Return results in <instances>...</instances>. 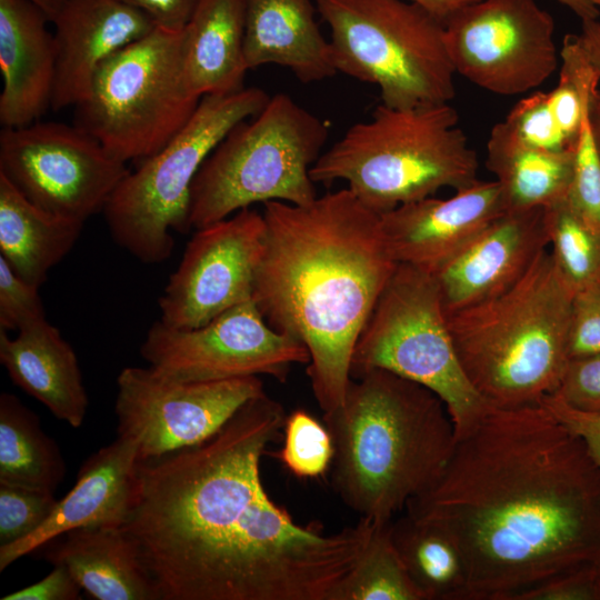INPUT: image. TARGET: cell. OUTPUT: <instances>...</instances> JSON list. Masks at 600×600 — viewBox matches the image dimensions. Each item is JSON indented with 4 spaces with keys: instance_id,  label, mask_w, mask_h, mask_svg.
Masks as SVG:
<instances>
[{
    "instance_id": "c3c4849f",
    "label": "cell",
    "mask_w": 600,
    "mask_h": 600,
    "mask_svg": "<svg viewBox=\"0 0 600 600\" xmlns=\"http://www.w3.org/2000/svg\"><path fill=\"white\" fill-rule=\"evenodd\" d=\"M590 121H591V127H592L594 141L597 144V149L600 154V90L597 92V94L592 99V102L590 106Z\"/></svg>"
},
{
    "instance_id": "7c38bea8",
    "label": "cell",
    "mask_w": 600,
    "mask_h": 600,
    "mask_svg": "<svg viewBox=\"0 0 600 600\" xmlns=\"http://www.w3.org/2000/svg\"><path fill=\"white\" fill-rule=\"evenodd\" d=\"M88 132L39 122L0 132V173L41 210L84 223L129 173Z\"/></svg>"
},
{
    "instance_id": "44dd1931",
    "label": "cell",
    "mask_w": 600,
    "mask_h": 600,
    "mask_svg": "<svg viewBox=\"0 0 600 600\" xmlns=\"http://www.w3.org/2000/svg\"><path fill=\"white\" fill-rule=\"evenodd\" d=\"M46 14L28 0H0V122L18 128L52 104L56 44Z\"/></svg>"
},
{
    "instance_id": "4316f807",
    "label": "cell",
    "mask_w": 600,
    "mask_h": 600,
    "mask_svg": "<svg viewBox=\"0 0 600 600\" xmlns=\"http://www.w3.org/2000/svg\"><path fill=\"white\" fill-rule=\"evenodd\" d=\"M574 149L548 151L520 141L501 121L487 142L486 167L494 176L507 211L544 209L567 199Z\"/></svg>"
},
{
    "instance_id": "8992f818",
    "label": "cell",
    "mask_w": 600,
    "mask_h": 600,
    "mask_svg": "<svg viewBox=\"0 0 600 600\" xmlns=\"http://www.w3.org/2000/svg\"><path fill=\"white\" fill-rule=\"evenodd\" d=\"M478 169L452 106L380 103L370 120L351 126L321 153L310 177L314 183L346 181L361 203L382 214L442 188H468L479 180Z\"/></svg>"
},
{
    "instance_id": "f6af8a7d",
    "label": "cell",
    "mask_w": 600,
    "mask_h": 600,
    "mask_svg": "<svg viewBox=\"0 0 600 600\" xmlns=\"http://www.w3.org/2000/svg\"><path fill=\"white\" fill-rule=\"evenodd\" d=\"M410 1L422 6L432 14H434L438 19H440L443 23H446L447 20L452 14H454L459 9L470 3L477 2L479 0H410Z\"/></svg>"
},
{
    "instance_id": "d6986e66",
    "label": "cell",
    "mask_w": 600,
    "mask_h": 600,
    "mask_svg": "<svg viewBox=\"0 0 600 600\" xmlns=\"http://www.w3.org/2000/svg\"><path fill=\"white\" fill-rule=\"evenodd\" d=\"M139 464L137 446L121 437L92 453L47 521L26 538L0 546V572L68 531L123 527L137 500Z\"/></svg>"
},
{
    "instance_id": "7dc6e473",
    "label": "cell",
    "mask_w": 600,
    "mask_h": 600,
    "mask_svg": "<svg viewBox=\"0 0 600 600\" xmlns=\"http://www.w3.org/2000/svg\"><path fill=\"white\" fill-rule=\"evenodd\" d=\"M38 7L52 23L63 8L67 0H28Z\"/></svg>"
},
{
    "instance_id": "681fc988",
    "label": "cell",
    "mask_w": 600,
    "mask_h": 600,
    "mask_svg": "<svg viewBox=\"0 0 600 600\" xmlns=\"http://www.w3.org/2000/svg\"><path fill=\"white\" fill-rule=\"evenodd\" d=\"M600 10V0H590Z\"/></svg>"
},
{
    "instance_id": "52a82bcc",
    "label": "cell",
    "mask_w": 600,
    "mask_h": 600,
    "mask_svg": "<svg viewBox=\"0 0 600 600\" xmlns=\"http://www.w3.org/2000/svg\"><path fill=\"white\" fill-rule=\"evenodd\" d=\"M329 136L316 114L279 92L234 126L191 186L190 227L199 229L253 203L308 204L318 196L310 170Z\"/></svg>"
},
{
    "instance_id": "ba28073f",
    "label": "cell",
    "mask_w": 600,
    "mask_h": 600,
    "mask_svg": "<svg viewBox=\"0 0 600 600\" xmlns=\"http://www.w3.org/2000/svg\"><path fill=\"white\" fill-rule=\"evenodd\" d=\"M330 28L337 72L379 88L397 109L449 103L456 94L444 23L410 0H314Z\"/></svg>"
},
{
    "instance_id": "cb8c5ba5",
    "label": "cell",
    "mask_w": 600,
    "mask_h": 600,
    "mask_svg": "<svg viewBox=\"0 0 600 600\" xmlns=\"http://www.w3.org/2000/svg\"><path fill=\"white\" fill-rule=\"evenodd\" d=\"M44 553L64 567L97 600H160L138 547L123 527L80 528L60 536Z\"/></svg>"
},
{
    "instance_id": "7bdbcfd3",
    "label": "cell",
    "mask_w": 600,
    "mask_h": 600,
    "mask_svg": "<svg viewBox=\"0 0 600 600\" xmlns=\"http://www.w3.org/2000/svg\"><path fill=\"white\" fill-rule=\"evenodd\" d=\"M146 13L159 29L180 32L200 0H121Z\"/></svg>"
},
{
    "instance_id": "e575fe53",
    "label": "cell",
    "mask_w": 600,
    "mask_h": 600,
    "mask_svg": "<svg viewBox=\"0 0 600 600\" xmlns=\"http://www.w3.org/2000/svg\"><path fill=\"white\" fill-rule=\"evenodd\" d=\"M57 503L53 492L0 483V546L34 532Z\"/></svg>"
},
{
    "instance_id": "5bb4252c",
    "label": "cell",
    "mask_w": 600,
    "mask_h": 600,
    "mask_svg": "<svg viewBox=\"0 0 600 600\" xmlns=\"http://www.w3.org/2000/svg\"><path fill=\"white\" fill-rule=\"evenodd\" d=\"M159 373L180 381L208 382L266 374L284 382L294 363L308 364V349L272 329L253 299L193 329L153 322L140 347Z\"/></svg>"
},
{
    "instance_id": "603a6c76",
    "label": "cell",
    "mask_w": 600,
    "mask_h": 600,
    "mask_svg": "<svg viewBox=\"0 0 600 600\" xmlns=\"http://www.w3.org/2000/svg\"><path fill=\"white\" fill-rule=\"evenodd\" d=\"M244 59L248 69L278 64L303 83L337 72L329 41L314 18L312 0H243Z\"/></svg>"
},
{
    "instance_id": "d6a6232c",
    "label": "cell",
    "mask_w": 600,
    "mask_h": 600,
    "mask_svg": "<svg viewBox=\"0 0 600 600\" xmlns=\"http://www.w3.org/2000/svg\"><path fill=\"white\" fill-rule=\"evenodd\" d=\"M279 458L298 478H318L331 466L332 439L327 427L303 409L287 416Z\"/></svg>"
},
{
    "instance_id": "83f0119b",
    "label": "cell",
    "mask_w": 600,
    "mask_h": 600,
    "mask_svg": "<svg viewBox=\"0 0 600 600\" xmlns=\"http://www.w3.org/2000/svg\"><path fill=\"white\" fill-rule=\"evenodd\" d=\"M66 474L58 444L18 397L0 396V483L53 492Z\"/></svg>"
},
{
    "instance_id": "4fadbf2b",
    "label": "cell",
    "mask_w": 600,
    "mask_h": 600,
    "mask_svg": "<svg viewBox=\"0 0 600 600\" xmlns=\"http://www.w3.org/2000/svg\"><path fill=\"white\" fill-rule=\"evenodd\" d=\"M456 73L500 96L538 88L557 70L554 20L534 0H479L444 23Z\"/></svg>"
},
{
    "instance_id": "7a4b0ae2",
    "label": "cell",
    "mask_w": 600,
    "mask_h": 600,
    "mask_svg": "<svg viewBox=\"0 0 600 600\" xmlns=\"http://www.w3.org/2000/svg\"><path fill=\"white\" fill-rule=\"evenodd\" d=\"M404 510L457 542L469 600H513L600 561V469L541 403L491 406Z\"/></svg>"
},
{
    "instance_id": "74e56055",
    "label": "cell",
    "mask_w": 600,
    "mask_h": 600,
    "mask_svg": "<svg viewBox=\"0 0 600 600\" xmlns=\"http://www.w3.org/2000/svg\"><path fill=\"white\" fill-rule=\"evenodd\" d=\"M600 354V286L574 293L568 330V357Z\"/></svg>"
},
{
    "instance_id": "60d3db41",
    "label": "cell",
    "mask_w": 600,
    "mask_h": 600,
    "mask_svg": "<svg viewBox=\"0 0 600 600\" xmlns=\"http://www.w3.org/2000/svg\"><path fill=\"white\" fill-rule=\"evenodd\" d=\"M540 403L583 440L600 469V411L574 409L553 394L547 396Z\"/></svg>"
},
{
    "instance_id": "1f68e13d",
    "label": "cell",
    "mask_w": 600,
    "mask_h": 600,
    "mask_svg": "<svg viewBox=\"0 0 600 600\" xmlns=\"http://www.w3.org/2000/svg\"><path fill=\"white\" fill-rule=\"evenodd\" d=\"M559 57L558 84L548 91V100L560 131L574 148L583 118L590 111L592 99L599 91L600 77L589 60L579 34L564 36Z\"/></svg>"
},
{
    "instance_id": "f546056e",
    "label": "cell",
    "mask_w": 600,
    "mask_h": 600,
    "mask_svg": "<svg viewBox=\"0 0 600 600\" xmlns=\"http://www.w3.org/2000/svg\"><path fill=\"white\" fill-rule=\"evenodd\" d=\"M392 520H370L363 549L333 589L330 600H424L393 543Z\"/></svg>"
},
{
    "instance_id": "d4e9b609",
    "label": "cell",
    "mask_w": 600,
    "mask_h": 600,
    "mask_svg": "<svg viewBox=\"0 0 600 600\" xmlns=\"http://www.w3.org/2000/svg\"><path fill=\"white\" fill-rule=\"evenodd\" d=\"M183 74L196 97L244 89V1L200 0L182 30Z\"/></svg>"
},
{
    "instance_id": "7402d4cb",
    "label": "cell",
    "mask_w": 600,
    "mask_h": 600,
    "mask_svg": "<svg viewBox=\"0 0 600 600\" xmlns=\"http://www.w3.org/2000/svg\"><path fill=\"white\" fill-rule=\"evenodd\" d=\"M17 332L10 338L0 329V362L12 382L57 419L79 428L89 400L72 347L47 319Z\"/></svg>"
},
{
    "instance_id": "9c48e42d",
    "label": "cell",
    "mask_w": 600,
    "mask_h": 600,
    "mask_svg": "<svg viewBox=\"0 0 600 600\" xmlns=\"http://www.w3.org/2000/svg\"><path fill=\"white\" fill-rule=\"evenodd\" d=\"M269 99L256 87L203 96L181 131L130 171L109 198L102 212L114 242L143 263L167 260L174 247L171 231L191 229L190 193L200 167L234 126L257 116Z\"/></svg>"
},
{
    "instance_id": "277c9868",
    "label": "cell",
    "mask_w": 600,
    "mask_h": 600,
    "mask_svg": "<svg viewBox=\"0 0 600 600\" xmlns=\"http://www.w3.org/2000/svg\"><path fill=\"white\" fill-rule=\"evenodd\" d=\"M323 421L333 444L334 492L360 518L374 522L392 520L428 490L456 444L443 401L383 369L351 379L342 402Z\"/></svg>"
},
{
    "instance_id": "ac0fdd59",
    "label": "cell",
    "mask_w": 600,
    "mask_h": 600,
    "mask_svg": "<svg viewBox=\"0 0 600 600\" xmlns=\"http://www.w3.org/2000/svg\"><path fill=\"white\" fill-rule=\"evenodd\" d=\"M548 246L544 209L506 211L433 274L444 312L507 291Z\"/></svg>"
},
{
    "instance_id": "f1b7e54d",
    "label": "cell",
    "mask_w": 600,
    "mask_h": 600,
    "mask_svg": "<svg viewBox=\"0 0 600 600\" xmlns=\"http://www.w3.org/2000/svg\"><path fill=\"white\" fill-rule=\"evenodd\" d=\"M391 536L424 600H469L464 559L447 531L404 513L392 520Z\"/></svg>"
},
{
    "instance_id": "5b68a950",
    "label": "cell",
    "mask_w": 600,
    "mask_h": 600,
    "mask_svg": "<svg viewBox=\"0 0 600 600\" xmlns=\"http://www.w3.org/2000/svg\"><path fill=\"white\" fill-rule=\"evenodd\" d=\"M574 292L546 249L507 291L446 313L463 370L491 404H539L553 394L568 357Z\"/></svg>"
},
{
    "instance_id": "bcb514c9",
    "label": "cell",
    "mask_w": 600,
    "mask_h": 600,
    "mask_svg": "<svg viewBox=\"0 0 600 600\" xmlns=\"http://www.w3.org/2000/svg\"><path fill=\"white\" fill-rule=\"evenodd\" d=\"M569 8L581 20L598 19L600 10L590 0H557Z\"/></svg>"
},
{
    "instance_id": "9a60e30c",
    "label": "cell",
    "mask_w": 600,
    "mask_h": 600,
    "mask_svg": "<svg viewBox=\"0 0 600 600\" xmlns=\"http://www.w3.org/2000/svg\"><path fill=\"white\" fill-rule=\"evenodd\" d=\"M118 437L132 441L140 460L199 444L249 400L264 393L259 377L191 382L151 367H127L117 378Z\"/></svg>"
},
{
    "instance_id": "b9f144b4",
    "label": "cell",
    "mask_w": 600,
    "mask_h": 600,
    "mask_svg": "<svg viewBox=\"0 0 600 600\" xmlns=\"http://www.w3.org/2000/svg\"><path fill=\"white\" fill-rule=\"evenodd\" d=\"M81 587L62 566H53V570L42 580L6 594L1 600H79Z\"/></svg>"
},
{
    "instance_id": "ab89813d",
    "label": "cell",
    "mask_w": 600,
    "mask_h": 600,
    "mask_svg": "<svg viewBox=\"0 0 600 600\" xmlns=\"http://www.w3.org/2000/svg\"><path fill=\"white\" fill-rule=\"evenodd\" d=\"M554 397L582 411H600V354L569 360Z\"/></svg>"
},
{
    "instance_id": "3957f363",
    "label": "cell",
    "mask_w": 600,
    "mask_h": 600,
    "mask_svg": "<svg viewBox=\"0 0 600 600\" xmlns=\"http://www.w3.org/2000/svg\"><path fill=\"white\" fill-rule=\"evenodd\" d=\"M252 299L266 322L300 341L323 414L342 402L356 342L397 262L380 214L348 189L308 204L268 201Z\"/></svg>"
},
{
    "instance_id": "d590c367",
    "label": "cell",
    "mask_w": 600,
    "mask_h": 600,
    "mask_svg": "<svg viewBox=\"0 0 600 600\" xmlns=\"http://www.w3.org/2000/svg\"><path fill=\"white\" fill-rule=\"evenodd\" d=\"M503 122L523 143L548 151L572 148L560 131L551 112L548 92L537 91L518 101Z\"/></svg>"
},
{
    "instance_id": "8d00e7d4",
    "label": "cell",
    "mask_w": 600,
    "mask_h": 600,
    "mask_svg": "<svg viewBox=\"0 0 600 600\" xmlns=\"http://www.w3.org/2000/svg\"><path fill=\"white\" fill-rule=\"evenodd\" d=\"M46 319L39 288L19 277L0 256V329H20Z\"/></svg>"
},
{
    "instance_id": "484cf974",
    "label": "cell",
    "mask_w": 600,
    "mask_h": 600,
    "mask_svg": "<svg viewBox=\"0 0 600 600\" xmlns=\"http://www.w3.org/2000/svg\"><path fill=\"white\" fill-rule=\"evenodd\" d=\"M83 224L41 210L0 173V256L27 282L41 287Z\"/></svg>"
},
{
    "instance_id": "f35d334b",
    "label": "cell",
    "mask_w": 600,
    "mask_h": 600,
    "mask_svg": "<svg viewBox=\"0 0 600 600\" xmlns=\"http://www.w3.org/2000/svg\"><path fill=\"white\" fill-rule=\"evenodd\" d=\"M513 600H600V561L558 574L520 592Z\"/></svg>"
},
{
    "instance_id": "2e32d148",
    "label": "cell",
    "mask_w": 600,
    "mask_h": 600,
    "mask_svg": "<svg viewBox=\"0 0 600 600\" xmlns=\"http://www.w3.org/2000/svg\"><path fill=\"white\" fill-rule=\"evenodd\" d=\"M264 234L263 214L251 207L196 229L158 300L159 320L193 329L252 299Z\"/></svg>"
},
{
    "instance_id": "4dcf8cb0",
    "label": "cell",
    "mask_w": 600,
    "mask_h": 600,
    "mask_svg": "<svg viewBox=\"0 0 600 600\" xmlns=\"http://www.w3.org/2000/svg\"><path fill=\"white\" fill-rule=\"evenodd\" d=\"M553 260L573 292L600 286V232L567 199L544 208Z\"/></svg>"
},
{
    "instance_id": "30bf717a",
    "label": "cell",
    "mask_w": 600,
    "mask_h": 600,
    "mask_svg": "<svg viewBox=\"0 0 600 600\" xmlns=\"http://www.w3.org/2000/svg\"><path fill=\"white\" fill-rule=\"evenodd\" d=\"M200 99L184 81L182 31L156 28L99 66L73 124L114 158L143 161L181 131Z\"/></svg>"
},
{
    "instance_id": "836d02e7",
    "label": "cell",
    "mask_w": 600,
    "mask_h": 600,
    "mask_svg": "<svg viewBox=\"0 0 600 600\" xmlns=\"http://www.w3.org/2000/svg\"><path fill=\"white\" fill-rule=\"evenodd\" d=\"M567 201L583 221L600 232V154L592 132L590 111L583 118L576 143Z\"/></svg>"
},
{
    "instance_id": "ee69618b",
    "label": "cell",
    "mask_w": 600,
    "mask_h": 600,
    "mask_svg": "<svg viewBox=\"0 0 600 600\" xmlns=\"http://www.w3.org/2000/svg\"><path fill=\"white\" fill-rule=\"evenodd\" d=\"M579 33L589 60L600 77V21L598 19L581 20Z\"/></svg>"
},
{
    "instance_id": "8fae6325",
    "label": "cell",
    "mask_w": 600,
    "mask_h": 600,
    "mask_svg": "<svg viewBox=\"0 0 600 600\" xmlns=\"http://www.w3.org/2000/svg\"><path fill=\"white\" fill-rule=\"evenodd\" d=\"M383 369L434 392L456 439L493 404L473 387L450 334L436 278L398 263L352 352L350 377Z\"/></svg>"
},
{
    "instance_id": "ffe728a7",
    "label": "cell",
    "mask_w": 600,
    "mask_h": 600,
    "mask_svg": "<svg viewBox=\"0 0 600 600\" xmlns=\"http://www.w3.org/2000/svg\"><path fill=\"white\" fill-rule=\"evenodd\" d=\"M52 23L54 111L81 102L106 59L157 28L146 13L121 0H67Z\"/></svg>"
},
{
    "instance_id": "e0dca14e",
    "label": "cell",
    "mask_w": 600,
    "mask_h": 600,
    "mask_svg": "<svg viewBox=\"0 0 600 600\" xmlns=\"http://www.w3.org/2000/svg\"><path fill=\"white\" fill-rule=\"evenodd\" d=\"M506 211L499 183L478 180L448 199L401 204L380 220L394 261L433 276Z\"/></svg>"
},
{
    "instance_id": "6da1fadb",
    "label": "cell",
    "mask_w": 600,
    "mask_h": 600,
    "mask_svg": "<svg viewBox=\"0 0 600 600\" xmlns=\"http://www.w3.org/2000/svg\"><path fill=\"white\" fill-rule=\"evenodd\" d=\"M286 419L264 392L206 441L140 460L123 528L160 600H330L351 570L369 519L326 533L297 523L262 484L261 459Z\"/></svg>"
}]
</instances>
